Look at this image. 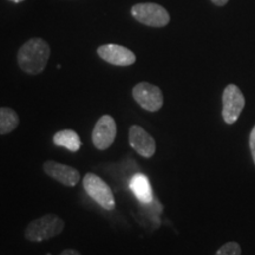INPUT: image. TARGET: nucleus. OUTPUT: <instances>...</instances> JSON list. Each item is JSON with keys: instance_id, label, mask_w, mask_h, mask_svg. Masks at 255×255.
<instances>
[{"instance_id": "1", "label": "nucleus", "mask_w": 255, "mask_h": 255, "mask_svg": "<svg viewBox=\"0 0 255 255\" xmlns=\"http://www.w3.org/2000/svg\"><path fill=\"white\" fill-rule=\"evenodd\" d=\"M50 46L41 38H32L18 51V64L28 75H39L46 68L50 58Z\"/></svg>"}, {"instance_id": "2", "label": "nucleus", "mask_w": 255, "mask_h": 255, "mask_svg": "<svg viewBox=\"0 0 255 255\" xmlns=\"http://www.w3.org/2000/svg\"><path fill=\"white\" fill-rule=\"evenodd\" d=\"M65 222L56 214H46L32 220L25 228L24 235L31 242L46 241L59 235L64 231Z\"/></svg>"}, {"instance_id": "3", "label": "nucleus", "mask_w": 255, "mask_h": 255, "mask_svg": "<svg viewBox=\"0 0 255 255\" xmlns=\"http://www.w3.org/2000/svg\"><path fill=\"white\" fill-rule=\"evenodd\" d=\"M83 187L89 196L105 210L115 208V197L110 187L96 174L88 173L83 177Z\"/></svg>"}, {"instance_id": "4", "label": "nucleus", "mask_w": 255, "mask_h": 255, "mask_svg": "<svg viewBox=\"0 0 255 255\" xmlns=\"http://www.w3.org/2000/svg\"><path fill=\"white\" fill-rule=\"evenodd\" d=\"M131 14L137 21L151 27L167 26L170 21V15L167 9L152 2L135 5L131 8Z\"/></svg>"}, {"instance_id": "5", "label": "nucleus", "mask_w": 255, "mask_h": 255, "mask_svg": "<svg viewBox=\"0 0 255 255\" xmlns=\"http://www.w3.org/2000/svg\"><path fill=\"white\" fill-rule=\"evenodd\" d=\"M133 100L139 107L150 113H156L163 107V94L161 89L150 83L142 82L132 89Z\"/></svg>"}, {"instance_id": "6", "label": "nucleus", "mask_w": 255, "mask_h": 255, "mask_svg": "<svg viewBox=\"0 0 255 255\" xmlns=\"http://www.w3.org/2000/svg\"><path fill=\"white\" fill-rule=\"evenodd\" d=\"M245 108V97L235 84H228L222 94V119L227 124L237 122Z\"/></svg>"}, {"instance_id": "7", "label": "nucleus", "mask_w": 255, "mask_h": 255, "mask_svg": "<svg viewBox=\"0 0 255 255\" xmlns=\"http://www.w3.org/2000/svg\"><path fill=\"white\" fill-rule=\"evenodd\" d=\"M117 135L116 122L110 115H103L96 122L91 133L92 144L98 150H107L113 144Z\"/></svg>"}, {"instance_id": "8", "label": "nucleus", "mask_w": 255, "mask_h": 255, "mask_svg": "<svg viewBox=\"0 0 255 255\" xmlns=\"http://www.w3.org/2000/svg\"><path fill=\"white\" fill-rule=\"evenodd\" d=\"M43 169L47 176L66 187H75L81 181L79 171L68 164L59 163L56 161H46L44 162Z\"/></svg>"}, {"instance_id": "9", "label": "nucleus", "mask_w": 255, "mask_h": 255, "mask_svg": "<svg viewBox=\"0 0 255 255\" xmlns=\"http://www.w3.org/2000/svg\"><path fill=\"white\" fill-rule=\"evenodd\" d=\"M98 56L104 62L116 66H129L136 62V56L131 50L116 44H105L97 49Z\"/></svg>"}, {"instance_id": "10", "label": "nucleus", "mask_w": 255, "mask_h": 255, "mask_svg": "<svg viewBox=\"0 0 255 255\" xmlns=\"http://www.w3.org/2000/svg\"><path fill=\"white\" fill-rule=\"evenodd\" d=\"M129 143L131 148L142 157L150 158L156 152V142L150 133L142 127L131 126L129 129Z\"/></svg>"}, {"instance_id": "11", "label": "nucleus", "mask_w": 255, "mask_h": 255, "mask_svg": "<svg viewBox=\"0 0 255 255\" xmlns=\"http://www.w3.org/2000/svg\"><path fill=\"white\" fill-rule=\"evenodd\" d=\"M130 189L142 203H150L154 199L150 181L144 174L138 173L133 175L131 180H130Z\"/></svg>"}, {"instance_id": "12", "label": "nucleus", "mask_w": 255, "mask_h": 255, "mask_svg": "<svg viewBox=\"0 0 255 255\" xmlns=\"http://www.w3.org/2000/svg\"><path fill=\"white\" fill-rule=\"evenodd\" d=\"M53 143L58 146H64L71 152H77L82 145L78 133L70 129L56 132L53 136Z\"/></svg>"}, {"instance_id": "13", "label": "nucleus", "mask_w": 255, "mask_h": 255, "mask_svg": "<svg viewBox=\"0 0 255 255\" xmlns=\"http://www.w3.org/2000/svg\"><path fill=\"white\" fill-rule=\"evenodd\" d=\"M19 126V116L8 107L0 108V135H8Z\"/></svg>"}, {"instance_id": "14", "label": "nucleus", "mask_w": 255, "mask_h": 255, "mask_svg": "<svg viewBox=\"0 0 255 255\" xmlns=\"http://www.w3.org/2000/svg\"><path fill=\"white\" fill-rule=\"evenodd\" d=\"M215 255H241V247L238 242H227L216 251Z\"/></svg>"}, {"instance_id": "15", "label": "nucleus", "mask_w": 255, "mask_h": 255, "mask_svg": "<svg viewBox=\"0 0 255 255\" xmlns=\"http://www.w3.org/2000/svg\"><path fill=\"white\" fill-rule=\"evenodd\" d=\"M250 149H251V154H252V158H253V162L255 164V126L252 129L251 135H250Z\"/></svg>"}, {"instance_id": "16", "label": "nucleus", "mask_w": 255, "mask_h": 255, "mask_svg": "<svg viewBox=\"0 0 255 255\" xmlns=\"http://www.w3.org/2000/svg\"><path fill=\"white\" fill-rule=\"evenodd\" d=\"M59 255H82L78 251L72 250V248H68V250H64Z\"/></svg>"}, {"instance_id": "17", "label": "nucleus", "mask_w": 255, "mask_h": 255, "mask_svg": "<svg viewBox=\"0 0 255 255\" xmlns=\"http://www.w3.org/2000/svg\"><path fill=\"white\" fill-rule=\"evenodd\" d=\"M212 2L216 6H225L228 2V0H212Z\"/></svg>"}, {"instance_id": "18", "label": "nucleus", "mask_w": 255, "mask_h": 255, "mask_svg": "<svg viewBox=\"0 0 255 255\" xmlns=\"http://www.w3.org/2000/svg\"><path fill=\"white\" fill-rule=\"evenodd\" d=\"M11 1H13V2H21V1H24V0H11Z\"/></svg>"}]
</instances>
